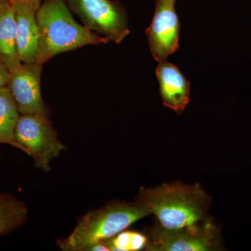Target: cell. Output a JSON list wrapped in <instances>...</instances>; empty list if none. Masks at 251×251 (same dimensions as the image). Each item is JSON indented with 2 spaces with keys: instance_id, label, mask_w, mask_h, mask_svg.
Masks as SVG:
<instances>
[{
  "instance_id": "4",
  "label": "cell",
  "mask_w": 251,
  "mask_h": 251,
  "mask_svg": "<svg viewBox=\"0 0 251 251\" xmlns=\"http://www.w3.org/2000/svg\"><path fill=\"white\" fill-rule=\"evenodd\" d=\"M147 251L222 250L221 232L213 218L193 226L169 229L156 223L148 232Z\"/></svg>"
},
{
  "instance_id": "2",
  "label": "cell",
  "mask_w": 251,
  "mask_h": 251,
  "mask_svg": "<svg viewBox=\"0 0 251 251\" xmlns=\"http://www.w3.org/2000/svg\"><path fill=\"white\" fill-rule=\"evenodd\" d=\"M36 17L39 34L38 64H44L63 52L109 42L77 23L64 0H46L36 11Z\"/></svg>"
},
{
  "instance_id": "17",
  "label": "cell",
  "mask_w": 251,
  "mask_h": 251,
  "mask_svg": "<svg viewBox=\"0 0 251 251\" xmlns=\"http://www.w3.org/2000/svg\"><path fill=\"white\" fill-rule=\"evenodd\" d=\"M9 0H0V7L2 6L3 5L6 4V3L9 2Z\"/></svg>"
},
{
  "instance_id": "7",
  "label": "cell",
  "mask_w": 251,
  "mask_h": 251,
  "mask_svg": "<svg viewBox=\"0 0 251 251\" xmlns=\"http://www.w3.org/2000/svg\"><path fill=\"white\" fill-rule=\"evenodd\" d=\"M176 0H157L151 24L146 30L150 50L158 62L166 61L179 47L180 23Z\"/></svg>"
},
{
  "instance_id": "6",
  "label": "cell",
  "mask_w": 251,
  "mask_h": 251,
  "mask_svg": "<svg viewBox=\"0 0 251 251\" xmlns=\"http://www.w3.org/2000/svg\"><path fill=\"white\" fill-rule=\"evenodd\" d=\"M83 25L108 41L120 44L130 34L125 9L111 0H67Z\"/></svg>"
},
{
  "instance_id": "9",
  "label": "cell",
  "mask_w": 251,
  "mask_h": 251,
  "mask_svg": "<svg viewBox=\"0 0 251 251\" xmlns=\"http://www.w3.org/2000/svg\"><path fill=\"white\" fill-rule=\"evenodd\" d=\"M156 74L163 105L181 115L190 102L189 81L176 66L166 61L159 62Z\"/></svg>"
},
{
  "instance_id": "3",
  "label": "cell",
  "mask_w": 251,
  "mask_h": 251,
  "mask_svg": "<svg viewBox=\"0 0 251 251\" xmlns=\"http://www.w3.org/2000/svg\"><path fill=\"white\" fill-rule=\"evenodd\" d=\"M149 215L147 209L135 202H112L82 216L72 234L59 241V247L64 251H85L92 244L112 239Z\"/></svg>"
},
{
  "instance_id": "16",
  "label": "cell",
  "mask_w": 251,
  "mask_h": 251,
  "mask_svg": "<svg viewBox=\"0 0 251 251\" xmlns=\"http://www.w3.org/2000/svg\"><path fill=\"white\" fill-rule=\"evenodd\" d=\"M11 2H21L32 6L36 11L41 4V0H9Z\"/></svg>"
},
{
  "instance_id": "11",
  "label": "cell",
  "mask_w": 251,
  "mask_h": 251,
  "mask_svg": "<svg viewBox=\"0 0 251 251\" xmlns=\"http://www.w3.org/2000/svg\"><path fill=\"white\" fill-rule=\"evenodd\" d=\"M0 61L13 73L21 67L16 45V23L14 6L10 1L0 7Z\"/></svg>"
},
{
  "instance_id": "12",
  "label": "cell",
  "mask_w": 251,
  "mask_h": 251,
  "mask_svg": "<svg viewBox=\"0 0 251 251\" xmlns=\"http://www.w3.org/2000/svg\"><path fill=\"white\" fill-rule=\"evenodd\" d=\"M21 114L8 86L0 90V144L18 149L15 130Z\"/></svg>"
},
{
  "instance_id": "1",
  "label": "cell",
  "mask_w": 251,
  "mask_h": 251,
  "mask_svg": "<svg viewBox=\"0 0 251 251\" xmlns=\"http://www.w3.org/2000/svg\"><path fill=\"white\" fill-rule=\"evenodd\" d=\"M212 199L199 183L180 181L140 188L135 199L141 206L156 216L157 223L166 228L176 229L193 226L209 219Z\"/></svg>"
},
{
  "instance_id": "13",
  "label": "cell",
  "mask_w": 251,
  "mask_h": 251,
  "mask_svg": "<svg viewBox=\"0 0 251 251\" xmlns=\"http://www.w3.org/2000/svg\"><path fill=\"white\" fill-rule=\"evenodd\" d=\"M25 204L11 194H0V237L9 234L27 221Z\"/></svg>"
},
{
  "instance_id": "8",
  "label": "cell",
  "mask_w": 251,
  "mask_h": 251,
  "mask_svg": "<svg viewBox=\"0 0 251 251\" xmlns=\"http://www.w3.org/2000/svg\"><path fill=\"white\" fill-rule=\"evenodd\" d=\"M43 64H25L11 73L8 87L21 115H47L41 92Z\"/></svg>"
},
{
  "instance_id": "10",
  "label": "cell",
  "mask_w": 251,
  "mask_h": 251,
  "mask_svg": "<svg viewBox=\"0 0 251 251\" xmlns=\"http://www.w3.org/2000/svg\"><path fill=\"white\" fill-rule=\"evenodd\" d=\"M11 3L14 6L16 16V45L19 58L25 64L37 63L39 34L36 10L23 3Z\"/></svg>"
},
{
  "instance_id": "15",
  "label": "cell",
  "mask_w": 251,
  "mask_h": 251,
  "mask_svg": "<svg viewBox=\"0 0 251 251\" xmlns=\"http://www.w3.org/2000/svg\"><path fill=\"white\" fill-rule=\"evenodd\" d=\"M11 73L6 66L0 61V90L9 85Z\"/></svg>"
},
{
  "instance_id": "14",
  "label": "cell",
  "mask_w": 251,
  "mask_h": 251,
  "mask_svg": "<svg viewBox=\"0 0 251 251\" xmlns=\"http://www.w3.org/2000/svg\"><path fill=\"white\" fill-rule=\"evenodd\" d=\"M105 242L110 251H138L145 250L148 238L139 232L125 229Z\"/></svg>"
},
{
  "instance_id": "5",
  "label": "cell",
  "mask_w": 251,
  "mask_h": 251,
  "mask_svg": "<svg viewBox=\"0 0 251 251\" xmlns=\"http://www.w3.org/2000/svg\"><path fill=\"white\" fill-rule=\"evenodd\" d=\"M15 138L18 149L33 158L36 168L45 172L50 171V162L66 150L47 115H21Z\"/></svg>"
}]
</instances>
